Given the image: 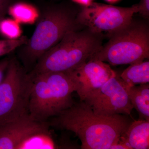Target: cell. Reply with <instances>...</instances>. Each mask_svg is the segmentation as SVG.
<instances>
[{"label":"cell","instance_id":"6da1fadb","mask_svg":"<svg viewBox=\"0 0 149 149\" xmlns=\"http://www.w3.org/2000/svg\"><path fill=\"white\" fill-rule=\"evenodd\" d=\"M128 116L97 114L85 102L80 101L53 117L50 124L74 133L82 149H109L132 122Z\"/></svg>","mask_w":149,"mask_h":149},{"label":"cell","instance_id":"7a4b0ae2","mask_svg":"<svg viewBox=\"0 0 149 149\" xmlns=\"http://www.w3.org/2000/svg\"><path fill=\"white\" fill-rule=\"evenodd\" d=\"M103 39L86 27L70 30L39 59L29 72L35 75L75 69L98 52Z\"/></svg>","mask_w":149,"mask_h":149},{"label":"cell","instance_id":"3957f363","mask_svg":"<svg viewBox=\"0 0 149 149\" xmlns=\"http://www.w3.org/2000/svg\"><path fill=\"white\" fill-rule=\"evenodd\" d=\"M32 75L34 83L29 100V114L35 120L47 121L74 103L72 94L76 91V85L68 72Z\"/></svg>","mask_w":149,"mask_h":149},{"label":"cell","instance_id":"277c9868","mask_svg":"<svg viewBox=\"0 0 149 149\" xmlns=\"http://www.w3.org/2000/svg\"><path fill=\"white\" fill-rule=\"evenodd\" d=\"M77 12H74L69 6L63 4L48 8L32 37L24 45L21 58L26 67L35 65L39 59L56 45L67 32L82 27L77 21Z\"/></svg>","mask_w":149,"mask_h":149},{"label":"cell","instance_id":"5b68a950","mask_svg":"<svg viewBox=\"0 0 149 149\" xmlns=\"http://www.w3.org/2000/svg\"><path fill=\"white\" fill-rule=\"evenodd\" d=\"M92 56L113 65L132 64L149 57V27L146 22L132 19L113 34Z\"/></svg>","mask_w":149,"mask_h":149},{"label":"cell","instance_id":"8992f818","mask_svg":"<svg viewBox=\"0 0 149 149\" xmlns=\"http://www.w3.org/2000/svg\"><path fill=\"white\" fill-rule=\"evenodd\" d=\"M0 84V124L29 114L34 76L15 59L10 60Z\"/></svg>","mask_w":149,"mask_h":149},{"label":"cell","instance_id":"52a82bcc","mask_svg":"<svg viewBox=\"0 0 149 149\" xmlns=\"http://www.w3.org/2000/svg\"><path fill=\"white\" fill-rule=\"evenodd\" d=\"M138 12L137 4L122 7L93 2L90 5L81 6L76 19L82 27L109 39L130 23Z\"/></svg>","mask_w":149,"mask_h":149},{"label":"cell","instance_id":"ba28073f","mask_svg":"<svg viewBox=\"0 0 149 149\" xmlns=\"http://www.w3.org/2000/svg\"><path fill=\"white\" fill-rule=\"evenodd\" d=\"M83 101L96 113L105 116L121 114L131 116L133 109L122 80L117 74Z\"/></svg>","mask_w":149,"mask_h":149},{"label":"cell","instance_id":"9c48e42d","mask_svg":"<svg viewBox=\"0 0 149 149\" xmlns=\"http://www.w3.org/2000/svg\"><path fill=\"white\" fill-rule=\"evenodd\" d=\"M67 72L75 83L80 101H84L116 74L110 65L93 58Z\"/></svg>","mask_w":149,"mask_h":149},{"label":"cell","instance_id":"30bf717a","mask_svg":"<svg viewBox=\"0 0 149 149\" xmlns=\"http://www.w3.org/2000/svg\"><path fill=\"white\" fill-rule=\"evenodd\" d=\"M50 124L35 120L28 114L0 124V149H18L30 136L49 128Z\"/></svg>","mask_w":149,"mask_h":149},{"label":"cell","instance_id":"8fae6325","mask_svg":"<svg viewBox=\"0 0 149 149\" xmlns=\"http://www.w3.org/2000/svg\"><path fill=\"white\" fill-rule=\"evenodd\" d=\"M119 141L129 149L149 148V120H135L130 123Z\"/></svg>","mask_w":149,"mask_h":149},{"label":"cell","instance_id":"7c38bea8","mask_svg":"<svg viewBox=\"0 0 149 149\" xmlns=\"http://www.w3.org/2000/svg\"><path fill=\"white\" fill-rule=\"evenodd\" d=\"M123 83L133 108L139 113V119L149 120V83L129 86Z\"/></svg>","mask_w":149,"mask_h":149},{"label":"cell","instance_id":"4fadbf2b","mask_svg":"<svg viewBox=\"0 0 149 149\" xmlns=\"http://www.w3.org/2000/svg\"><path fill=\"white\" fill-rule=\"evenodd\" d=\"M120 77L123 83L128 86L149 83V61L130 65L123 70Z\"/></svg>","mask_w":149,"mask_h":149},{"label":"cell","instance_id":"5bb4252c","mask_svg":"<svg viewBox=\"0 0 149 149\" xmlns=\"http://www.w3.org/2000/svg\"><path fill=\"white\" fill-rule=\"evenodd\" d=\"M58 144L54 140L49 128L30 136L18 147V149H58Z\"/></svg>","mask_w":149,"mask_h":149},{"label":"cell","instance_id":"9a60e30c","mask_svg":"<svg viewBox=\"0 0 149 149\" xmlns=\"http://www.w3.org/2000/svg\"><path fill=\"white\" fill-rule=\"evenodd\" d=\"M8 11L18 22L32 24L39 17L37 10L33 6L25 3H13L10 6Z\"/></svg>","mask_w":149,"mask_h":149},{"label":"cell","instance_id":"2e32d148","mask_svg":"<svg viewBox=\"0 0 149 149\" xmlns=\"http://www.w3.org/2000/svg\"><path fill=\"white\" fill-rule=\"evenodd\" d=\"M0 33L8 39L13 40L21 37L22 31L16 20L3 18L0 20Z\"/></svg>","mask_w":149,"mask_h":149},{"label":"cell","instance_id":"e0dca14e","mask_svg":"<svg viewBox=\"0 0 149 149\" xmlns=\"http://www.w3.org/2000/svg\"><path fill=\"white\" fill-rule=\"evenodd\" d=\"M27 37L22 36L16 39L0 40V56L5 55L25 45Z\"/></svg>","mask_w":149,"mask_h":149},{"label":"cell","instance_id":"ac0fdd59","mask_svg":"<svg viewBox=\"0 0 149 149\" xmlns=\"http://www.w3.org/2000/svg\"><path fill=\"white\" fill-rule=\"evenodd\" d=\"M138 12L142 17L145 19L149 17V0H141L137 4Z\"/></svg>","mask_w":149,"mask_h":149},{"label":"cell","instance_id":"d6986e66","mask_svg":"<svg viewBox=\"0 0 149 149\" xmlns=\"http://www.w3.org/2000/svg\"><path fill=\"white\" fill-rule=\"evenodd\" d=\"M15 0H0V15H5Z\"/></svg>","mask_w":149,"mask_h":149},{"label":"cell","instance_id":"ffe728a7","mask_svg":"<svg viewBox=\"0 0 149 149\" xmlns=\"http://www.w3.org/2000/svg\"><path fill=\"white\" fill-rule=\"evenodd\" d=\"M9 61L10 60L8 59H5L0 61V84L1 83L4 76V72L8 67Z\"/></svg>","mask_w":149,"mask_h":149},{"label":"cell","instance_id":"44dd1931","mask_svg":"<svg viewBox=\"0 0 149 149\" xmlns=\"http://www.w3.org/2000/svg\"><path fill=\"white\" fill-rule=\"evenodd\" d=\"M109 149H129L128 146L122 142L119 141L117 143L112 145Z\"/></svg>","mask_w":149,"mask_h":149},{"label":"cell","instance_id":"7402d4cb","mask_svg":"<svg viewBox=\"0 0 149 149\" xmlns=\"http://www.w3.org/2000/svg\"><path fill=\"white\" fill-rule=\"evenodd\" d=\"M72 1L81 6H89L94 2L93 1L94 0H72Z\"/></svg>","mask_w":149,"mask_h":149},{"label":"cell","instance_id":"603a6c76","mask_svg":"<svg viewBox=\"0 0 149 149\" xmlns=\"http://www.w3.org/2000/svg\"><path fill=\"white\" fill-rule=\"evenodd\" d=\"M105 1H106L108 2L113 3L117 2L120 1V0H105Z\"/></svg>","mask_w":149,"mask_h":149},{"label":"cell","instance_id":"cb8c5ba5","mask_svg":"<svg viewBox=\"0 0 149 149\" xmlns=\"http://www.w3.org/2000/svg\"><path fill=\"white\" fill-rule=\"evenodd\" d=\"M4 15H0V20H1V19H2Z\"/></svg>","mask_w":149,"mask_h":149}]
</instances>
